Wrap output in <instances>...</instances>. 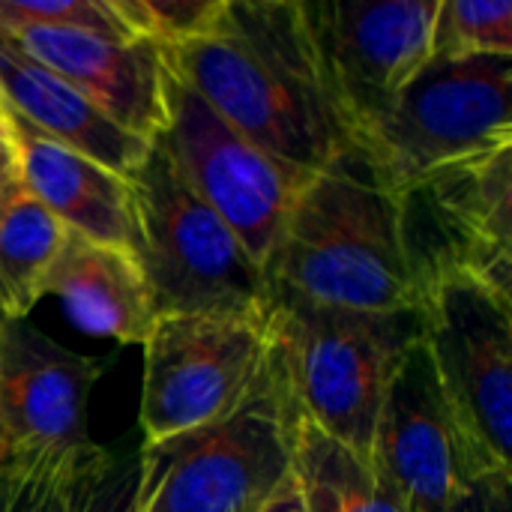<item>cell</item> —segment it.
<instances>
[{
    "mask_svg": "<svg viewBox=\"0 0 512 512\" xmlns=\"http://www.w3.org/2000/svg\"><path fill=\"white\" fill-rule=\"evenodd\" d=\"M165 57L195 96L297 177L309 180L357 147L300 0H225L207 33Z\"/></svg>",
    "mask_w": 512,
    "mask_h": 512,
    "instance_id": "6da1fadb",
    "label": "cell"
},
{
    "mask_svg": "<svg viewBox=\"0 0 512 512\" xmlns=\"http://www.w3.org/2000/svg\"><path fill=\"white\" fill-rule=\"evenodd\" d=\"M264 276L270 297L348 312H420L396 195L360 147L303 186Z\"/></svg>",
    "mask_w": 512,
    "mask_h": 512,
    "instance_id": "7a4b0ae2",
    "label": "cell"
},
{
    "mask_svg": "<svg viewBox=\"0 0 512 512\" xmlns=\"http://www.w3.org/2000/svg\"><path fill=\"white\" fill-rule=\"evenodd\" d=\"M294 420L273 348L267 378L231 417L144 441L135 512H258L291 480Z\"/></svg>",
    "mask_w": 512,
    "mask_h": 512,
    "instance_id": "3957f363",
    "label": "cell"
},
{
    "mask_svg": "<svg viewBox=\"0 0 512 512\" xmlns=\"http://www.w3.org/2000/svg\"><path fill=\"white\" fill-rule=\"evenodd\" d=\"M270 330L297 411L369 456L390 375L420 339V312H348L273 297Z\"/></svg>",
    "mask_w": 512,
    "mask_h": 512,
    "instance_id": "277c9868",
    "label": "cell"
},
{
    "mask_svg": "<svg viewBox=\"0 0 512 512\" xmlns=\"http://www.w3.org/2000/svg\"><path fill=\"white\" fill-rule=\"evenodd\" d=\"M138 222L135 258L153 294L156 318L183 312L270 315L264 270L237 234L186 186L159 144L129 174Z\"/></svg>",
    "mask_w": 512,
    "mask_h": 512,
    "instance_id": "5b68a950",
    "label": "cell"
},
{
    "mask_svg": "<svg viewBox=\"0 0 512 512\" xmlns=\"http://www.w3.org/2000/svg\"><path fill=\"white\" fill-rule=\"evenodd\" d=\"M390 192L512 147V57L429 60L357 144Z\"/></svg>",
    "mask_w": 512,
    "mask_h": 512,
    "instance_id": "8992f818",
    "label": "cell"
},
{
    "mask_svg": "<svg viewBox=\"0 0 512 512\" xmlns=\"http://www.w3.org/2000/svg\"><path fill=\"white\" fill-rule=\"evenodd\" d=\"M141 429L162 441L231 417L273 363L270 315H159L144 339Z\"/></svg>",
    "mask_w": 512,
    "mask_h": 512,
    "instance_id": "52a82bcc",
    "label": "cell"
},
{
    "mask_svg": "<svg viewBox=\"0 0 512 512\" xmlns=\"http://www.w3.org/2000/svg\"><path fill=\"white\" fill-rule=\"evenodd\" d=\"M420 324L471 480L510 471L512 300L447 279L420 300Z\"/></svg>",
    "mask_w": 512,
    "mask_h": 512,
    "instance_id": "ba28073f",
    "label": "cell"
},
{
    "mask_svg": "<svg viewBox=\"0 0 512 512\" xmlns=\"http://www.w3.org/2000/svg\"><path fill=\"white\" fill-rule=\"evenodd\" d=\"M393 195L417 306L447 279H474L510 297L512 147L444 168Z\"/></svg>",
    "mask_w": 512,
    "mask_h": 512,
    "instance_id": "9c48e42d",
    "label": "cell"
},
{
    "mask_svg": "<svg viewBox=\"0 0 512 512\" xmlns=\"http://www.w3.org/2000/svg\"><path fill=\"white\" fill-rule=\"evenodd\" d=\"M165 99L168 123L153 144L168 153L186 186L237 234L249 258L264 270L297 195L312 177H297L258 150L174 72Z\"/></svg>",
    "mask_w": 512,
    "mask_h": 512,
    "instance_id": "30bf717a",
    "label": "cell"
},
{
    "mask_svg": "<svg viewBox=\"0 0 512 512\" xmlns=\"http://www.w3.org/2000/svg\"><path fill=\"white\" fill-rule=\"evenodd\" d=\"M441 0H300L324 81L360 144L432 60Z\"/></svg>",
    "mask_w": 512,
    "mask_h": 512,
    "instance_id": "8fae6325",
    "label": "cell"
},
{
    "mask_svg": "<svg viewBox=\"0 0 512 512\" xmlns=\"http://www.w3.org/2000/svg\"><path fill=\"white\" fill-rule=\"evenodd\" d=\"M369 459L405 512H447L471 483L462 441L423 333L399 357L384 390Z\"/></svg>",
    "mask_w": 512,
    "mask_h": 512,
    "instance_id": "7c38bea8",
    "label": "cell"
},
{
    "mask_svg": "<svg viewBox=\"0 0 512 512\" xmlns=\"http://www.w3.org/2000/svg\"><path fill=\"white\" fill-rule=\"evenodd\" d=\"M105 363L75 354L24 321L0 324V456L78 450L87 438V402Z\"/></svg>",
    "mask_w": 512,
    "mask_h": 512,
    "instance_id": "4fadbf2b",
    "label": "cell"
},
{
    "mask_svg": "<svg viewBox=\"0 0 512 512\" xmlns=\"http://www.w3.org/2000/svg\"><path fill=\"white\" fill-rule=\"evenodd\" d=\"M6 33V30H3ZM42 66L69 81L105 117L141 141H156L168 123V57L150 39H108L84 30L30 27L9 33Z\"/></svg>",
    "mask_w": 512,
    "mask_h": 512,
    "instance_id": "5bb4252c",
    "label": "cell"
},
{
    "mask_svg": "<svg viewBox=\"0 0 512 512\" xmlns=\"http://www.w3.org/2000/svg\"><path fill=\"white\" fill-rule=\"evenodd\" d=\"M9 135L21 189L30 198H36L66 231L135 255L138 222L129 177L30 132L12 117Z\"/></svg>",
    "mask_w": 512,
    "mask_h": 512,
    "instance_id": "9a60e30c",
    "label": "cell"
},
{
    "mask_svg": "<svg viewBox=\"0 0 512 512\" xmlns=\"http://www.w3.org/2000/svg\"><path fill=\"white\" fill-rule=\"evenodd\" d=\"M0 105L30 132L63 144L123 177L147 156L150 141L120 129L69 81L30 57L21 42L0 30Z\"/></svg>",
    "mask_w": 512,
    "mask_h": 512,
    "instance_id": "2e32d148",
    "label": "cell"
},
{
    "mask_svg": "<svg viewBox=\"0 0 512 512\" xmlns=\"http://www.w3.org/2000/svg\"><path fill=\"white\" fill-rule=\"evenodd\" d=\"M45 297L60 300L75 330L120 345H144L156 321L153 294L138 258L75 231H66L45 279Z\"/></svg>",
    "mask_w": 512,
    "mask_h": 512,
    "instance_id": "e0dca14e",
    "label": "cell"
},
{
    "mask_svg": "<svg viewBox=\"0 0 512 512\" xmlns=\"http://www.w3.org/2000/svg\"><path fill=\"white\" fill-rule=\"evenodd\" d=\"M291 477L306 512H405L375 462L297 411L291 441Z\"/></svg>",
    "mask_w": 512,
    "mask_h": 512,
    "instance_id": "ac0fdd59",
    "label": "cell"
},
{
    "mask_svg": "<svg viewBox=\"0 0 512 512\" xmlns=\"http://www.w3.org/2000/svg\"><path fill=\"white\" fill-rule=\"evenodd\" d=\"M66 228L24 189L0 213V315L24 321L45 297V279Z\"/></svg>",
    "mask_w": 512,
    "mask_h": 512,
    "instance_id": "d6986e66",
    "label": "cell"
},
{
    "mask_svg": "<svg viewBox=\"0 0 512 512\" xmlns=\"http://www.w3.org/2000/svg\"><path fill=\"white\" fill-rule=\"evenodd\" d=\"M512 57L510 0H441L432 27V60Z\"/></svg>",
    "mask_w": 512,
    "mask_h": 512,
    "instance_id": "ffe728a7",
    "label": "cell"
},
{
    "mask_svg": "<svg viewBox=\"0 0 512 512\" xmlns=\"http://www.w3.org/2000/svg\"><path fill=\"white\" fill-rule=\"evenodd\" d=\"M78 450L3 453L0 456V512H66L69 474H72V462Z\"/></svg>",
    "mask_w": 512,
    "mask_h": 512,
    "instance_id": "44dd1931",
    "label": "cell"
},
{
    "mask_svg": "<svg viewBox=\"0 0 512 512\" xmlns=\"http://www.w3.org/2000/svg\"><path fill=\"white\" fill-rule=\"evenodd\" d=\"M138 453L87 444L75 453L66 512H135Z\"/></svg>",
    "mask_w": 512,
    "mask_h": 512,
    "instance_id": "7402d4cb",
    "label": "cell"
},
{
    "mask_svg": "<svg viewBox=\"0 0 512 512\" xmlns=\"http://www.w3.org/2000/svg\"><path fill=\"white\" fill-rule=\"evenodd\" d=\"M30 27L84 30L108 39H138L114 9V0H0V30Z\"/></svg>",
    "mask_w": 512,
    "mask_h": 512,
    "instance_id": "603a6c76",
    "label": "cell"
},
{
    "mask_svg": "<svg viewBox=\"0 0 512 512\" xmlns=\"http://www.w3.org/2000/svg\"><path fill=\"white\" fill-rule=\"evenodd\" d=\"M225 0H114V9L138 39L177 48L213 27Z\"/></svg>",
    "mask_w": 512,
    "mask_h": 512,
    "instance_id": "cb8c5ba5",
    "label": "cell"
},
{
    "mask_svg": "<svg viewBox=\"0 0 512 512\" xmlns=\"http://www.w3.org/2000/svg\"><path fill=\"white\" fill-rule=\"evenodd\" d=\"M447 512H512V471L471 480Z\"/></svg>",
    "mask_w": 512,
    "mask_h": 512,
    "instance_id": "d4e9b609",
    "label": "cell"
},
{
    "mask_svg": "<svg viewBox=\"0 0 512 512\" xmlns=\"http://www.w3.org/2000/svg\"><path fill=\"white\" fill-rule=\"evenodd\" d=\"M258 512H306L303 507V498H300V489H297V483H294V477L261 507Z\"/></svg>",
    "mask_w": 512,
    "mask_h": 512,
    "instance_id": "484cf974",
    "label": "cell"
},
{
    "mask_svg": "<svg viewBox=\"0 0 512 512\" xmlns=\"http://www.w3.org/2000/svg\"><path fill=\"white\" fill-rule=\"evenodd\" d=\"M21 192V180H18V168H15V153L0 159V213L6 210V204Z\"/></svg>",
    "mask_w": 512,
    "mask_h": 512,
    "instance_id": "4316f807",
    "label": "cell"
},
{
    "mask_svg": "<svg viewBox=\"0 0 512 512\" xmlns=\"http://www.w3.org/2000/svg\"><path fill=\"white\" fill-rule=\"evenodd\" d=\"M12 156V135H9V117L0 105V159Z\"/></svg>",
    "mask_w": 512,
    "mask_h": 512,
    "instance_id": "83f0119b",
    "label": "cell"
},
{
    "mask_svg": "<svg viewBox=\"0 0 512 512\" xmlns=\"http://www.w3.org/2000/svg\"><path fill=\"white\" fill-rule=\"evenodd\" d=\"M3 321H6V318H3V315H0V324H3Z\"/></svg>",
    "mask_w": 512,
    "mask_h": 512,
    "instance_id": "f1b7e54d",
    "label": "cell"
}]
</instances>
